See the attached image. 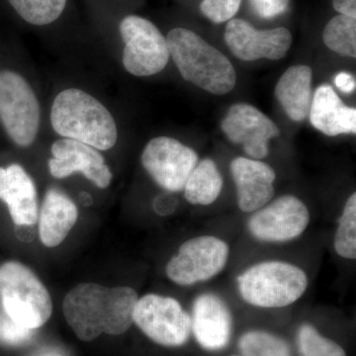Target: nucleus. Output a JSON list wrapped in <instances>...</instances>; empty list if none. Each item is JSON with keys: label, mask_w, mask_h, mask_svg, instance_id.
<instances>
[{"label": "nucleus", "mask_w": 356, "mask_h": 356, "mask_svg": "<svg viewBox=\"0 0 356 356\" xmlns=\"http://www.w3.org/2000/svg\"><path fill=\"white\" fill-rule=\"evenodd\" d=\"M0 200L16 226H33L38 220V194L34 180L17 163L0 168Z\"/></svg>", "instance_id": "f3484780"}, {"label": "nucleus", "mask_w": 356, "mask_h": 356, "mask_svg": "<svg viewBox=\"0 0 356 356\" xmlns=\"http://www.w3.org/2000/svg\"><path fill=\"white\" fill-rule=\"evenodd\" d=\"M306 204L294 195H283L252 213L248 229L255 240L286 243L296 240L310 224Z\"/></svg>", "instance_id": "9b49d317"}, {"label": "nucleus", "mask_w": 356, "mask_h": 356, "mask_svg": "<svg viewBox=\"0 0 356 356\" xmlns=\"http://www.w3.org/2000/svg\"><path fill=\"white\" fill-rule=\"evenodd\" d=\"M310 122L329 137L356 133V109L344 104L330 84H322L313 95Z\"/></svg>", "instance_id": "a211bd4d"}, {"label": "nucleus", "mask_w": 356, "mask_h": 356, "mask_svg": "<svg viewBox=\"0 0 356 356\" xmlns=\"http://www.w3.org/2000/svg\"><path fill=\"white\" fill-rule=\"evenodd\" d=\"M51 128L60 137L108 151L118 140V128L111 112L83 89L67 88L51 104Z\"/></svg>", "instance_id": "f03ea898"}, {"label": "nucleus", "mask_w": 356, "mask_h": 356, "mask_svg": "<svg viewBox=\"0 0 356 356\" xmlns=\"http://www.w3.org/2000/svg\"><path fill=\"white\" fill-rule=\"evenodd\" d=\"M133 320L140 331L161 346H181L191 337V316L172 297L145 295L136 304Z\"/></svg>", "instance_id": "1a4fd4ad"}, {"label": "nucleus", "mask_w": 356, "mask_h": 356, "mask_svg": "<svg viewBox=\"0 0 356 356\" xmlns=\"http://www.w3.org/2000/svg\"><path fill=\"white\" fill-rule=\"evenodd\" d=\"M31 227L32 226H26V225L16 226L15 234L17 238L24 243L31 242L33 236H34Z\"/></svg>", "instance_id": "473e14b6"}, {"label": "nucleus", "mask_w": 356, "mask_h": 356, "mask_svg": "<svg viewBox=\"0 0 356 356\" xmlns=\"http://www.w3.org/2000/svg\"><path fill=\"white\" fill-rule=\"evenodd\" d=\"M323 40L330 50L343 57L356 58V18L337 15L327 22Z\"/></svg>", "instance_id": "4be33fe9"}, {"label": "nucleus", "mask_w": 356, "mask_h": 356, "mask_svg": "<svg viewBox=\"0 0 356 356\" xmlns=\"http://www.w3.org/2000/svg\"><path fill=\"white\" fill-rule=\"evenodd\" d=\"M40 240L47 248L60 245L79 218L76 203L58 189L50 188L44 194L40 211Z\"/></svg>", "instance_id": "6ab92c4d"}, {"label": "nucleus", "mask_w": 356, "mask_h": 356, "mask_svg": "<svg viewBox=\"0 0 356 356\" xmlns=\"http://www.w3.org/2000/svg\"><path fill=\"white\" fill-rule=\"evenodd\" d=\"M233 356H243V355H233Z\"/></svg>", "instance_id": "c9c22d12"}, {"label": "nucleus", "mask_w": 356, "mask_h": 356, "mask_svg": "<svg viewBox=\"0 0 356 356\" xmlns=\"http://www.w3.org/2000/svg\"><path fill=\"white\" fill-rule=\"evenodd\" d=\"M290 0H250L252 10L262 19H273L289 8Z\"/></svg>", "instance_id": "c85d7f7f"}, {"label": "nucleus", "mask_w": 356, "mask_h": 356, "mask_svg": "<svg viewBox=\"0 0 356 356\" xmlns=\"http://www.w3.org/2000/svg\"><path fill=\"white\" fill-rule=\"evenodd\" d=\"M34 331L14 322L6 313L0 316V341L2 343L22 346L32 341Z\"/></svg>", "instance_id": "cd10ccee"}, {"label": "nucleus", "mask_w": 356, "mask_h": 356, "mask_svg": "<svg viewBox=\"0 0 356 356\" xmlns=\"http://www.w3.org/2000/svg\"><path fill=\"white\" fill-rule=\"evenodd\" d=\"M337 254L343 259H356V193L353 192L344 205L334 238Z\"/></svg>", "instance_id": "b1692460"}, {"label": "nucleus", "mask_w": 356, "mask_h": 356, "mask_svg": "<svg viewBox=\"0 0 356 356\" xmlns=\"http://www.w3.org/2000/svg\"><path fill=\"white\" fill-rule=\"evenodd\" d=\"M0 122L16 146L34 144L41 125V105L25 77L13 70L0 72Z\"/></svg>", "instance_id": "423d86ee"}, {"label": "nucleus", "mask_w": 356, "mask_h": 356, "mask_svg": "<svg viewBox=\"0 0 356 356\" xmlns=\"http://www.w3.org/2000/svg\"><path fill=\"white\" fill-rule=\"evenodd\" d=\"M51 153L53 159H49L48 166L51 177L63 179L81 172L98 188H107L111 184V170L95 147L62 138L53 143Z\"/></svg>", "instance_id": "4468645a"}, {"label": "nucleus", "mask_w": 356, "mask_h": 356, "mask_svg": "<svg viewBox=\"0 0 356 356\" xmlns=\"http://www.w3.org/2000/svg\"><path fill=\"white\" fill-rule=\"evenodd\" d=\"M224 37L231 53L245 62L261 58L281 60L291 48L293 40L286 28L257 30L248 21L238 18L228 21Z\"/></svg>", "instance_id": "f8f14e48"}, {"label": "nucleus", "mask_w": 356, "mask_h": 356, "mask_svg": "<svg viewBox=\"0 0 356 356\" xmlns=\"http://www.w3.org/2000/svg\"><path fill=\"white\" fill-rule=\"evenodd\" d=\"M332 6L341 15L356 18V0H332Z\"/></svg>", "instance_id": "2f4dec72"}, {"label": "nucleus", "mask_w": 356, "mask_h": 356, "mask_svg": "<svg viewBox=\"0 0 356 356\" xmlns=\"http://www.w3.org/2000/svg\"><path fill=\"white\" fill-rule=\"evenodd\" d=\"M138 294L127 286L108 288L96 283H81L64 300L67 324L81 341H91L102 334L119 336L134 323Z\"/></svg>", "instance_id": "f257e3e1"}, {"label": "nucleus", "mask_w": 356, "mask_h": 356, "mask_svg": "<svg viewBox=\"0 0 356 356\" xmlns=\"http://www.w3.org/2000/svg\"><path fill=\"white\" fill-rule=\"evenodd\" d=\"M238 292L250 305L278 309L298 301L308 288L303 269L289 262L270 261L248 267L236 278Z\"/></svg>", "instance_id": "20e7f679"}, {"label": "nucleus", "mask_w": 356, "mask_h": 356, "mask_svg": "<svg viewBox=\"0 0 356 356\" xmlns=\"http://www.w3.org/2000/svg\"><path fill=\"white\" fill-rule=\"evenodd\" d=\"M334 84L341 92L350 95L355 90V79L350 72H341L334 76Z\"/></svg>", "instance_id": "7c9ffc66"}, {"label": "nucleus", "mask_w": 356, "mask_h": 356, "mask_svg": "<svg viewBox=\"0 0 356 356\" xmlns=\"http://www.w3.org/2000/svg\"><path fill=\"white\" fill-rule=\"evenodd\" d=\"M229 170L235 182L241 211L254 213L273 200L276 173L268 163L238 156L231 161Z\"/></svg>", "instance_id": "2eb2a0df"}, {"label": "nucleus", "mask_w": 356, "mask_h": 356, "mask_svg": "<svg viewBox=\"0 0 356 356\" xmlns=\"http://www.w3.org/2000/svg\"><path fill=\"white\" fill-rule=\"evenodd\" d=\"M313 70L309 65L290 67L281 76L274 95L287 116L294 122L308 118L313 99Z\"/></svg>", "instance_id": "aec40b11"}, {"label": "nucleus", "mask_w": 356, "mask_h": 356, "mask_svg": "<svg viewBox=\"0 0 356 356\" xmlns=\"http://www.w3.org/2000/svg\"><path fill=\"white\" fill-rule=\"evenodd\" d=\"M177 207V200L170 194H161L154 201V209L161 216L172 214Z\"/></svg>", "instance_id": "c756f323"}, {"label": "nucleus", "mask_w": 356, "mask_h": 356, "mask_svg": "<svg viewBox=\"0 0 356 356\" xmlns=\"http://www.w3.org/2000/svg\"><path fill=\"white\" fill-rule=\"evenodd\" d=\"M26 22L44 26L55 22L64 13L67 0H8Z\"/></svg>", "instance_id": "5701e85b"}, {"label": "nucleus", "mask_w": 356, "mask_h": 356, "mask_svg": "<svg viewBox=\"0 0 356 356\" xmlns=\"http://www.w3.org/2000/svg\"><path fill=\"white\" fill-rule=\"evenodd\" d=\"M140 161L159 186L170 193H177L184 191L199 158L192 147L180 140L161 136L147 143Z\"/></svg>", "instance_id": "9d476101"}, {"label": "nucleus", "mask_w": 356, "mask_h": 356, "mask_svg": "<svg viewBox=\"0 0 356 356\" xmlns=\"http://www.w3.org/2000/svg\"><path fill=\"white\" fill-rule=\"evenodd\" d=\"M224 179L213 159L197 163L184 188L185 199L192 205L209 206L219 198Z\"/></svg>", "instance_id": "412c9836"}, {"label": "nucleus", "mask_w": 356, "mask_h": 356, "mask_svg": "<svg viewBox=\"0 0 356 356\" xmlns=\"http://www.w3.org/2000/svg\"><path fill=\"white\" fill-rule=\"evenodd\" d=\"M79 200H81V203L83 204V206H90L93 202L90 194L86 193V192H81V193L79 194Z\"/></svg>", "instance_id": "f704fd0d"}, {"label": "nucleus", "mask_w": 356, "mask_h": 356, "mask_svg": "<svg viewBox=\"0 0 356 356\" xmlns=\"http://www.w3.org/2000/svg\"><path fill=\"white\" fill-rule=\"evenodd\" d=\"M297 343L302 356H346L339 343L322 336L315 327L309 324L300 327Z\"/></svg>", "instance_id": "a878e982"}, {"label": "nucleus", "mask_w": 356, "mask_h": 356, "mask_svg": "<svg viewBox=\"0 0 356 356\" xmlns=\"http://www.w3.org/2000/svg\"><path fill=\"white\" fill-rule=\"evenodd\" d=\"M0 300L4 313L28 329L41 327L53 312L50 293L36 274L19 262L0 266Z\"/></svg>", "instance_id": "39448f33"}, {"label": "nucleus", "mask_w": 356, "mask_h": 356, "mask_svg": "<svg viewBox=\"0 0 356 356\" xmlns=\"http://www.w3.org/2000/svg\"><path fill=\"white\" fill-rule=\"evenodd\" d=\"M228 243L214 236H200L182 243L166 264L165 273L175 284L191 286L212 280L227 266Z\"/></svg>", "instance_id": "6e6552de"}, {"label": "nucleus", "mask_w": 356, "mask_h": 356, "mask_svg": "<svg viewBox=\"0 0 356 356\" xmlns=\"http://www.w3.org/2000/svg\"><path fill=\"white\" fill-rule=\"evenodd\" d=\"M124 49L122 63L132 76H152L165 69L170 60L166 38L151 21L129 15L119 25Z\"/></svg>", "instance_id": "0eeeda50"}, {"label": "nucleus", "mask_w": 356, "mask_h": 356, "mask_svg": "<svg viewBox=\"0 0 356 356\" xmlns=\"http://www.w3.org/2000/svg\"><path fill=\"white\" fill-rule=\"evenodd\" d=\"M243 0H203L201 13L215 24L228 22L240 10Z\"/></svg>", "instance_id": "bb28decb"}, {"label": "nucleus", "mask_w": 356, "mask_h": 356, "mask_svg": "<svg viewBox=\"0 0 356 356\" xmlns=\"http://www.w3.org/2000/svg\"><path fill=\"white\" fill-rule=\"evenodd\" d=\"M191 330L204 350L216 351L226 348L233 330L228 306L213 293L201 294L193 303Z\"/></svg>", "instance_id": "dca6fc26"}, {"label": "nucleus", "mask_w": 356, "mask_h": 356, "mask_svg": "<svg viewBox=\"0 0 356 356\" xmlns=\"http://www.w3.org/2000/svg\"><path fill=\"white\" fill-rule=\"evenodd\" d=\"M166 42L185 81L215 95H228L235 88L236 74L231 60L195 32L175 28L168 32Z\"/></svg>", "instance_id": "7ed1b4c3"}, {"label": "nucleus", "mask_w": 356, "mask_h": 356, "mask_svg": "<svg viewBox=\"0 0 356 356\" xmlns=\"http://www.w3.org/2000/svg\"><path fill=\"white\" fill-rule=\"evenodd\" d=\"M238 348L243 356H291L284 339L264 331L245 332L238 341Z\"/></svg>", "instance_id": "393cba45"}, {"label": "nucleus", "mask_w": 356, "mask_h": 356, "mask_svg": "<svg viewBox=\"0 0 356 356\" xmlns=\"http://www.w3.org/2000/svg\"><path fill=\"white\" fill-rule=\"evenodd\" d=\"M33 356H65V353L57 348H47Z\"/></svg>", "instance_id": "72a5a7b5"}, {"label": "nucleus", "mask_w": 356, "mask_h": 356, "mask_svg": "<svg viewBox=\"0 0 356 356\" xmlns=\"http://www.w3.org/2000/svg\"><path fill=\"white\" fill-rule=\"evenodd\" d=\"M221 128L229 142L242 145L245 153L254 159L266 158L269 140L280 136L277 125L248 103L232 105L222 120Z\"/></svg>", "instance_id": "ddd939ff"}]
</instances>
